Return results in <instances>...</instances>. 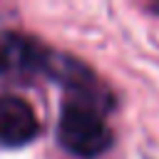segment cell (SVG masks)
<instances>
[{
    "instance_id": "6da1fadb",
    "label": "cell",
    "mask_w": 159,
    "mask_h": 159,
    "mask_svg": "<svg viewBox=\"0 0 159 159\" xmlns=\"http://www.w3.org/2000/svg\"><path fill=\"white\" fill-rule=\"evenodd\" d=\"M104 107L107 102L99 99V89L72 92V97L65 102L60 112L57 139L70 154L92 159L109 149L112 132L102 119Z\"/></svg>"
},
{
    "instance_id": "7a4b0ae2",
    "label": "cell",
    "mask_w": 159,
    "mask_h": 159,
    "mask_svg": "<svg viewBox=\"0 0 159 159\" xmlns=\"http://www.w3.org/2000/svg\"><path fill=\"white\" fill-rule=\"evenodd\" d=\"M40 132L35 109L17 94H0V144L22 147Z\"/></svg>"
},
{
    "instance_id": "3957f363",
    "label": "cell",
    "mask_w": 159,
    "mask_h": 159,
    "mask_svg": "<svg viewBox=\"0 0 159 159\" xmlns=\"http://www.w3.org/2000/svg\"><path fill=\"white\" fill-rule=\"evenodd\" d=\"M50 50H45L42 45L12 35V32H2L0 35V75L5 72H50V62H52Z\"/></svg>"
}]
</instances>
